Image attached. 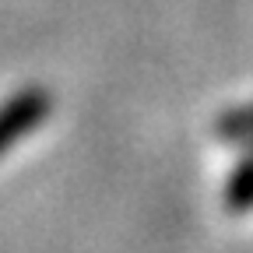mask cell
<instances>
[{"label": "cell", "mask_w": 253, "mask_h": 253, "mask_svg": "<svg viewBox=\"0 0 253 253\" xmlns=\"http://www.w3.org/2000/svg\"><path fill=\"white\" fill-rule=\"evenodd\" d=\"M49 116V95L42 88L18 91L11 102L0 106V155H4L21 134H32Z\"/></svg>", "instance_id": "6da1fadb"}, {"label": "cell", "mask_w": 253, "mask_h": 253, "mask_svg": "<svg viewBox=\"0 0 253 253\" xmlns=\"http://www.w3.org/2000/svg\"><path fill=\"white\" fill-rule=\"evenodd\" d=\"M225 208L236 214L253 208V155H246L239 162V169L232 172V179L225 186Z\"/></svg>", "instance_id": "7a4b0ae2"}, {"label": "cell", "mask_w": 253, "mask_h": 253, "mask_svg": "<svg viewBox=\"0 0 253 253\" xmlns=\"http://www.w3.org/2000/svg\"><path fill=\"white\" fill-rule=\"evenodd\" d=\"M218 130L225 137H236V141H253V106H243V109L229 113L218 123Z\"/></svg>", "instance_id": "3957f363"}]
</instances>
